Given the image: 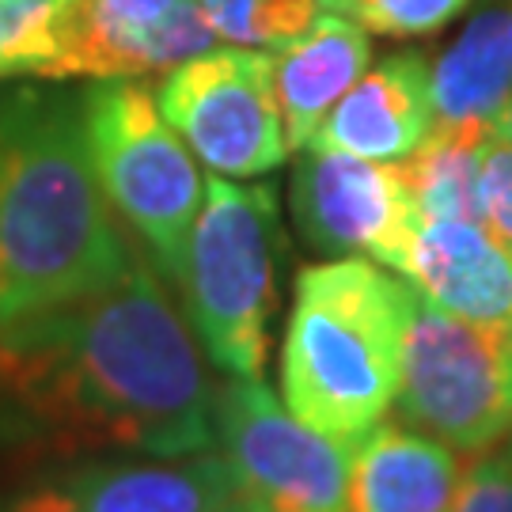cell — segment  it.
I'll return each mask as SVG.
<instances>
[{
    "mask_svg": "<svg viewBox=\"0 0 512 512\" xmlns=\"http://www.w3.org/2000/svg\"><path fill=\"white\" fill-rule=\"evenodd\" d=\"M213 391L194 330L145 258L99 293L0 327V414L57 452H213Z\"/></svg>",
    "mask_w": 512,
    "mask_h": 512,
    "instance_id": "cell-1",
    "label": "cell"
},
{
    "mask_svg": "<svg viewBox=\"0 0 512 512\" xmlns=\"http://www.w3.org/2000/svg\"><path fill=\"white\" fill-rule=\"evenodd\" d=\"M133 258L95 179L84 92H0V327L107 289Z\"/></svg>",
    "mask_w": 512,
    "mask_h": 512,
    "instance_id": "cell-2",
    "label": "cell"
},
{
    "mask_svg": "<svg viewBox=\"0 0 512 512\" xmlns=\"http://www.w3.org/2000/svg\"><path fill=\"white\" fill-rule=\"evenodd\" d=\"M414 300L410 281L372 258L304 266L281 342V403L353 448L399 399Z\"/></svg>",
    "mask_w": 512,
    "mask_h": 512,
    "instance_id": "cell-3",
    "label": "cell"
},
{
    "mask_svg": "<svg viewBox=\"0 0 512 512\" xmlns=\"http://www.w3.org/2000/svg\"><path fill=\"white\" fill-rule=\"evenodd\" d=\"M277 251L281 213L274 186L209 179L186 243L179 293L205 357L228 376H262L277 308Z\"/></svg>",
    "mask_w": 512,
    "mask_h": 512,
    "instance_id": "cell-4",
    "label": "cell"
},
{
    "mask_svg": "<svg viewBox=\"0 0 512 512\" xmlns=\"http://www.w3.org/2000/svg\"><path fill=\"white\" fill-rule=\"evenodd\" d=\"M84 133L114 217L126 220L152 266L179 285L205 183L186 141L156 107V92L141 80H92L84 92Z\"/></svg>",
    "mask_w": 512,
    "mask_h": 512,
    "instance_id": "cell-5",
    "label": "cell"
},
{
    "mask_svg": "<svg viewBox=\"0 0 512 512\" xmlns=\"http://www.w3.org/2000/svg\"><path fill=\"white\" fill-rule=\"evenodd\" d=\"M395 403L456 452H494L512 433V323H471L418 296Z\"/></svg>",
    "mask_w": 512,
    "mask_h": 512,
    "instance_id": "cell-6",
    "label": "cell"
},
{
    "mask_svg": "<svg viewBox=\"0 0 512 512\" xmlns=\"http://www.w3.org/2000/svg\"><path fill=\"white\" fill-rule=\"evenodd\" d=\"M213 433L243 512H346L353 448L308 429L262 376L213 391Z\"/></svg>",
    "mask_w": 512,
    "mask_h": 512,
    "instance_id": "cell-7",
    "label": "cell"
},
{
    "mask_svg": "<svg viewBox=\"0 0 512 512\" xmlns=\"http://www.w3.org/2000/svg\"><path fill=\"white\" fill-rule=\"evenodd\" d=\"M156 107L220 179H258L289 156L274 95V54L213 46L164 73Z\"/></svg>",
    "mask_w": 512,
    "mask_h": 512,
    "instance_id": "cell-8",
    "label": "cell"
},
{
    "mask_svg": "<svg viewBox=\"0 0 512 512\" xmlns=\"http://www.w3.org/2000/svg\"><path fill=\"white\" fill-rule=\"evenodd\" d=\"M293 220L315 251L372 258L395 274H406L421 224L399 164L323 148H308L296 167Z\"/></svg>",
    "mask_w": 512,
    "mask_h": 512,
    "instance_id": "cell-9",
    "label": "cell"
},
{
    "mask_svg": "<svg viewBox=\"0 0 512 512\" xmlns=\"http://www.w3.org/2000/svg\"><path fill=\"white\" fill-rule=\"evenodd\" d=\"M232 497L224 456L92 459L8 497L0 512H217Z\"/></svg>",
    "mask_w": 512,
    "mask_h": 512,
    "instance_id": "cell-10",
    "label": "cell"
},
{
    "mask_svg": "<svg viewBox=\"0 0 512 512\" xmlns=\"http://www.w3.org/2000/svg\"><path fill=\"white\" fill-rule=\"evenodd\" d=\"M433 122L429 61L421 54H391L376 69H365V76L330 107L308 148L391 164L410 156L429 137Z\"/></svg>",
    "mask_w": 512,
    "mask_h": 512,
    "instance_id": "cell-11",
    "label": "cell"
},
{
    "mask_svg": "<svg viewBox=\"0 0 512 512\" xmlns=\"http://www.w3.org/2000/svg\"><path fill=\"white\" fill-rule=\"evenodd\" d=\"M403 277L459 319L512 323V247L482 220H421Z\"/></svg>",
    "mask_w": 512,
    "mask_h": 512,
    "instance_id": "cell-12",
    "label": "cell"
},
{
    "mask_svg": "<svg viewBox=\"0 0 512 512\" xmlns=\"http://www.w3.org/2000/svg\"><path fill=\"white\" fill-rule=\"evenodd\" d=\"M463 459L403 418H380L349 456L346 512H456Z\"/></svg>",
    "mask_w": 512,
    "mask_h": 512,
    "instance_id": "cell-13",
    "label": "cell"
},
{
    "mask_svg": "<svg viewBox=\"0 0 512 512\" xmlns=\"http://www.w3.org/2000/svg\"><path fill=\"white\" fill-rule=\"evenodd\" d=\"M277 50L281 54H274V95L285 141L289 148H308L330 107L365 76L372 42L365 27L327 12L311 19L304 35Z\"/></svg>",
    "mask_w": 512,
    "mask_h": 512,
    "instance_id": "cell-14",
    "label": "cell"
},
{
    "mask_svg": "<svg viewBox=\"0 0 512 512\" xmlns=\"http://www.w3.org/2000/svg\"><path fill=\"white\" fill-rule=\"evenodd\" d=\"M437 122L490 126L512 103V4L475 16L429 69Z\"/></svg>",
    "mask_w": 512,
    "mask_h": 512,
    "instance_id": "cell-15",
    "label": "cell"
},
{
    "mask_svg": "<svg viewBox=\"0 0 512 512\" xmlns=\"http://www.w3.org/2000/svg\"><path fill=\"white\" fill-rule=\"evenodd\" d=\"M486 148L490 126L433 122L429 137L399 164L421 220H482Z\"/></svg>",
    "mask_w": 512,
    "mask_h": 512,
    "instance_id": "cell-16",
    "label": "cell"
},
{
    "mask_svg": "<svg viewBox=\"0 0 512 512\" xmlns=\"http://www.w3.org/2000/svg\"><path fill=\"white\" fill-rule=\"evenodd\" d=\"M73 0H0V80H54Z\"/></svg>",
    "mask_w": 512,
    "mask_h": 512,
    "instance_id": "cell-17",
    "label": "cell"
},
{
    "mask_svg": "<svg viewBox=\"0 0 512 512\" xmlns=\"http://www.w3.org/2000/svg\"><path fill=\"white\" fill-rule=\"evenodd\" d=\"M220 42L277 50L304 35L319 16V0H198Z\"/></svg>",
    "mask_w": 512,
    "mask_h": 512,
    "instance_id": "cell-18",
    "label": "cell"
},
{
    "mask_svg": "<svg viewBox=\"0 0 512 512\" xmlns=\"http://www.w3.org/2000/svg\"><path fill=\"white\" fill-rule=\"evenodd\" d=\"M327 12L391 38L433 35L467 8V0H319Z\"/></svg>",
    "mask_w": 512,
    "mask_h": 512,
    "instance_id": "cell-19",
    "label": "cell"
},
{
    "mask_svg": "<svg viewBox=\"0 0 512 512\" xmlns=\"http://www.w3.org/2000/svg\"><path fill=\"white\" fill-rule=\"evenodd\" d=\"M456 512H512V463L509 456H482L467 459L459 478Z\"/></svg>",
    "mask_w": 512,
    "mask_h": 512,
    "instance_id": "cell-20",
    "label": "cell"
},
{
    "mask_svg": "<svg viewBox=\"0 0 512 512\" xmlns=\"http://www.w3.org/2000/svg\"><path fill=\"white\" fill-rule=\"evenodd\" d=\"M482 224L512 247V145L494 137L482 160Z\"/></svg>",
    "mask_w": 512,
    "mask_h": 512,
    "instance_id": "cell-21",
    "label": "cell"
},
{
    "mask_svg": "<svg viewBox=\"0 0 512 512\" xmlns=\"http://www.w3.org/2000/svg\"><path fill=\"white\" fill-rule=\"evenodd\" d=\"M490 137H494V141H505V145H512V103L497 114L494 122H490Z\"/></svg>",
    "mask_w": 512,
    "mask_h": 512,
    "instance_id": "cell-22",
    "label": "cell"
},
{
    "mask_svg": "<svg viewBox=\"0 0 512 512\" xmlns=\"http://www.w3.org/2000/svg\"><path fill=\"white\" fill-rule=\"evenodd\" d=\"M217 512H243V509L236 505V497H228V501H224V505H220Z\"/></svg>",
    "mask_w": 512,
    "mask_h": 512,
    "instance_id": "cell-23",
    "label": "cell"
},
{
    "mask_svg": "<svg viewBox=\"0 0 512 512\" xmlns=\"http://www.w3.org/2000/svg\"><path fill=\"white\" fill-rule=\"evenodd\" d=\"M509 463H512V433H509Z\"/></svg>",
    "mask_w": 512,
    "mask_h": 512,
    "instance_id": "cell-24",
    "label": "cell"
}]
</instances>
